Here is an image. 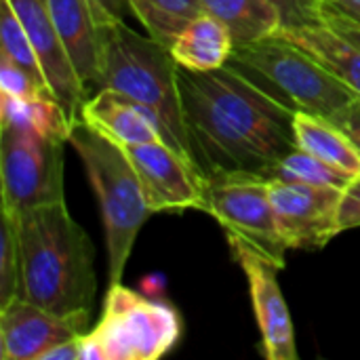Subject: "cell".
I'll return each instance as SVG.
<instances>
[{
    "instance_id": "1",
    "label": "cell",
    "mask_w": 360,
    "mask_h": 360,
    "mask_svg": "<svg viewBox=\"0 0 360 360\" xmlns=\"http://www.w3.org/2000/svg\"><path fill=\"white\" fill-rule=\"evenodd\" d=\"M179 91L190 152L205 175L268 177L297 148L295 112L232 63L209 72L179 65Z\"/></svg>"
},
{
    "instance_id": "2",
    "label": "cell",
    "mask_w": 360,
    "mask_h": 360,
    "mask_svg": "<svg viewBox=\"0 0 360 360\" xmlns=\"http://www.w3.org/2000/svg\"><path fill=\"white\" fill-rule=\"evenodd\" d=\"M19 243V289L23 297L49 312L91 314L97 276L95 251L84 228L65 202L15 215Z\"/></svg>"
},
{
    "instance_id": "3",
    "label": "cell",
    "mask_w": 360,
    "mask_h": 360,
    "mask_svg": "<svg viewBox=\"0 0 360 360\" xmlns=\"http://www.w3.org/2000/svg\"><path fill=\"white\" fill-rule=\"evenodd\" d=\"M103 38V61L97 91H118L152 110L160 122L165 141L194 160L184 120L179 63L171 49L152 36L137 34L124 21L108 25Z\"/></svg>"
},
{
    "instance_id": "4",
    "label": "cell",
    "mask_w": 360,
    "mask_h": 360,
    "mask_svg": "<svg viewBox=\"0 0 360 360\" xmlns=\"http://www.w3.org/2000/svg\"><path fill=\"white\" fill-rule=\"evenodd\" d=\"M68 143L78 154L99 205L108 249V281H122L133 245L146 219L152 215L141 181L122 146L78 120L70 129Z\"/></svg>"
},
{
    "instance_id": "5",
    "label": "cell",
    "mask_w": 360,
    "mask_h": 360,
    "mask_svg": "<svg viewBox=\"0 0 360 360\" xmlns=\"http://www.w3.org/2000/svg\"><path fill=\"white\" fill-rule=\"evenodd\" d=\"M230 63L293 112L333 118L354 97L329 70L278 34L234 46Z\"/></svg>"
},
{
    "instance_id": "6",
    "label": "cell",
    "mask_w": 360,
    "mask_h": 360,
    "mask_svg": "<svg viewBox=\"0 0 360 360\" xmlns=\"http://www.w3.org/2000/svg\"><path fill=\"white\" fill-rule=\"evenodd\" d=\"M181 338L179 312L122 283L110 285L103 314L78 338V360H156Z\"/></svg>"
},
{
    "instance_id": "7",
    "label": "cell",
    "mask_w": 360,
    "mask_h": 360,
    "mask_svg": "<svg viewBox=\"0 0 360 360\" xmlns=\"http://www.w3.org/2000/svg\"><path fill=\"white\" fill-rule=\"evenodd\" d=\"M68 141L25 129L0 127L2 213L19 215L30 209L65 202L63 148Z\"/></svg>"
},
{
    "instance_id": "8",
    "label": "cell",
    "mask_w": 360,
    "mask_h": 360,
    "mask_svg": "<svg viewBox=\"0 0 360 360\" xmlns=\"http://www.w3.org/2000/svg\"><path fill=\"white\" fill-rule=\"evenodd\" d=\"M205 213L213 215L226 232L238 234L264 251L281 270L287 266V243L281 234L270 179L259 173L205 175Z\"/></svg>"
},
{
    "instance_id": "9",
    "label": "cell",
    "mask_w": 360,
    "mask_h": 360,
    "mask_svg": "<svg viewBox=\"0 0 360 360\" xmlns=\"http://www.w3.org/2000/svg\"><path fill=\"white\" fill-rule=\"evenodd\" d=\"M234 259L243 268L262 333V348L270 360H297L295 331L276 274L281 268L247 238L226 232Z\"/></svg>"
},
{
    "instance_id": "10",
    "label": "cell",
    "mask_w": 360,
    "mask_h": 360,
    "mask_svg": "<svg viewBox=\"0 0 360 360\" xmlns=\"http://www.w3.org/2000/svg\"><path fill=\"white\" fill-rule=\"evenodd\" d=\"M152 213L205 209V173L167 141L124 148Z\"/></svg>"
},
{
    "instance_id": "11",
    "label": "cell",
    "mask_w": 360,
    "mask_h": 360,
    "mask_svg": "<svg viewBox=\"0 0 360 360\" xmlns=\"http://www.w3.org/2000/svg\"><path fill=\"white\" fill-rule=\"evenodd\" d=\"M344 190L270 179V198L289 249H323L338 232Z\"/></svg>"
},
{
    "instance_id": "12",
    "label": "cell",
    "mask_w": 360,
    "mask_h": 360,
    "mask_svg": "<svg viewBox=\"0 0 360 360\" xmlns=\"http://www.w3.org/2000/svg\"><path fill=\"white\" fill-rule=\"evenodd\" d=\"M89 314H55L23 297L0 306L2 360H40L51 348L84 333Z\"/></svg>"
},
{
    "instance_id": "13",
    "label": "cell",
    "mask_w": 360,
    "mask_h": 360,
    "mask_svg": "<svg viewBox=\"0 0 360 360\" xmlns=\"http://www.w3.org/2000/svg\"><path fill=\"white\" fill-rule=\"evenodd\" d=\"M8 4L13 6L15 15L21 19L36 49L51 93L65 108L70 120L78 122L82 114V105L91 95L80 82L76 68L70 59V53L55 27L49 0H8Z\"/></svg>"
},
{
    "instance_id": "14",
    "label": "cell",
    "mask_w": 360,
    "mask_h": 360,
    "mask_svg": "<svg viewBox=\"0 0 360 360\" xmlns=\"http://www.w3.org/2000/svg\"><path fill=\"white\" fill-rule=\"evenodd\" d=\"M80 120L122 148L148 141H165L154 112L112 89L93 93L82 105Z\"/></svg>"
},
{
    "instance_id": "15",
    "label": "cell",
    "mask_w": 360,
    "mask_h": 360,
    "mask_svg": "<svg viewBox=\"0 0 360 360\" xmlns=\"http://www.w3.org/2000/svg\"><path fill=\"white\" fill-rule=\"evenodd\" d=\"M55 27L70 53L80 82L86 93H95L103 61V34L86 0H49Z\"/></svg>"
},
{
    "instance_id": "16",
    "label": "cell",
    "mask_w": 360,
    "mask_h": 360,
    "mask_svg": "<svg viewBox=\"0 0 360 360\" xmlns=\"http://www.w3.org/2000/svg\"><path fill=\"white\" fill-rule=\"evenodd\" d=\"M276 34L300 46L354 95H360V51L346 38L335 34L327 23L314 21L283 25Z\"/></svg>"
},
{
    "instance_id": "17",
    "label": "cell",
    "mask_w": 360,
    "mask_h": 360,
    "mask_svg": "<svg viewBox=\"0 0 360 360\" xmlns=\"http://www.w3.org/2000/svg\"><path fill=\"white\" fill-rule=\"evenodd\" d=\"M234 40L230 30L209 13L198 15L171 44L175 61L192 72H209L230 63Z\"/></svg>"
},
{
    "instance_id": "18",
    "label": "cell",
    "mask_w": 360,
    "mask_h": 360,
    "mask_svg": "<svg viewBox=\"0 0 360 360\" xmlns=\"http://www.w3.org/2000/svg\"><path fill=\"white\" fill-rule=\"evenodd\" d=\"M200 4L230 30L234 46L274 36L285 25V13L274 0H200Z\"/></svg>"
},
{
    "instance_id": "19",
    "label": "cell",
    "mask_w": 360,
    "mask_h": 360,
    "mask_svg": "<svg viewBox=\"0 0 360 360\" xmlns=\"http://www.w3.org/2000/svg\"><path fill=\"white\" fill-rule=\"evenodd\" d=\"M293 131H295L297 148L359 177L360 152L350 141V137L335 122H331L329 118H323V116L295 112Z\"/></svg>"
},
{
    "instance_id": "20",
    "label": "cell",
    "mask_w": 360,
    "mask_h": 360,
    "mask_svg": "<svg viewBox=\"0 0 360 360\" xmlns=\"http://www.w3.org/2000/svg\"><path fill=\"white\" fill-rule=\"evenodd\" d=\"M72 120L53 95L13 97L0 93V127L25 129L44 137L68 141Z\"/></svg>"
},
{
    "instance_id": "21",
    "label": "cell",
    "mask_w": 360,
    "mask_h": 360,
    "mask_svg": "<svg viewBox=\"0 0 360 360\" xmlns=\"http://www.w3.org/2000/svg\"><path fill=\"white\" fill-rule=\"evenodd\" d=\"M129 11L146 27L148 36L169 46L190 21L202 15L200 0H127Z\"/></svg>"
},
{
    "instance_id": "22",
    "label": "cell",
    "mask_w": 360,
    "mask_h": 360,
    "mask_svg": "<svg viewBox=\"0 0 360 360\" xmlns=\"http://www.w3.org/2000/svg\"><path fill=\"white\" fill-rule=\"evenodd\" d=\"M268 179H278V181H297V184H312V186H331L346 190L352 181L354 175L316 158L314 154L293 148L289 154H285L274 169L268 173Z\"/></svg>"
},
{
    "instance_id": "23",
    "label": "cell",
    "mask_w": 360,
    "mask_h": 360,
    "mask_svg": "<svg viewBox=\"0 0 360 360\" xmlns=\"http://www.w3.org/2000/svg\"><path fill=\"white\" fill-rule=\"evenodd\" d=\"M0 53L6 55L8 59H13L23 70H27L40 84L51 89L44 78L36 49L21 23V19L15 15L13 6L8 4V0H2V8H0Z\"/></svg>"
},
{
    "instance_id": "24",
    "label": "cell",
    "mask_w": 360,
    "mask_h": 360,
    "mask_svg": "<svg viewBox=\"0 0 360 360\" xmlns=\"http://www.w3.org/2000/svg\"><path fill=\"white\" fill-rule=\"evenodd\" d=\"M19 289V243L15 215L2 213L0 226V306L17 297Z\"/></svg>"
},
{
    "instance_id": "25",
    "label": "cell",
    "mask_w": 360,
    "mask_h": 360,
    "mask_svg": "<svg viewBox=\"0 0 360 360\" xmlns=\"http://www.w3.org/2000/svg\"><path fill=\"white\" fill-rule=\"evenodd\" d=\"M0 93L13 95V97L53 95L51 89L40 84L27 70H23L21 65H17L13 59H8L2 53H0Z\"/></svg>"
},
{
    "instance_id": "26",
    "label": "cell",
    "mask_w": 360,
    "mask_h": 360,
    "mask_svg": "<svg viewBox=\"0 0 360 360\" xmlns=\"http://www.w3.org/2000/svg\"><path fill=\"white\" fill-rule=\"evenodd\" d=\"M321 21L327 23L335 34H340L342 38H346L350 44H354L360 51V19L329 4V2H321Z\"/></svg>"
},
{
    "instance_id": "27",
    "label": "cell",
    "mask_w": 360,
    "mask_h": 360,
    "mask_svg": "<svg viewBox=\"0 0 360 360\" xmlns=\"http://www.w3.org/2000/svg\"><path fill=\"white\" fill-rule=\"evenodd\" d=\"M360 228V175L344 190L338 209V232Z\"/></svg>"
},
{
    "instance_id": "28",
    "label": "cell",
    "mask_w": 360,
    "mask_h": 360,
    "mask_svg": "<svg viewBox=\"0 0 360 360\" xmlns=\"http://www.w3.org/2000/svg\"><path fill=\"white\" fill-rule=\"evenodd\" d=\"M274 2L285 13V25L321 21V2L319 0H274Z\"/></svg>"
},
{
    "instance_id": "29",
    "label": "cell",
    "mask_w": 360,
    "mask_h": 360,
    "mask_svg": "<svg viewBox=\"0 0 360 360\" xmlns=\"http://www.w3.org/2000/svg\"><path fill=\"white\" fill-rule=\"evenodd\" d=\"M97 23L101 27L114 25L118 21H124V15L129 11V2L127 0H86Z\"/></svg>"
},
{
    "instance_id": "30",
    "label": "cell",
    "mask_w": 360,
    "mask_h": 360,
    "mask_svg": "<svg viewBox=\"0 0 360 360\" xmlns=\"http://www.w3.org/2000/svg\"><path fill=\"white\" fill-rule=\"evenodd\" d=\"M329 120L335 122L350 137V141L356 146V150L360 152V95H354L352 101L340 114H335Z\"/></svg>"
},
{
    "instance_id": "31",
    "label": "cell",
    "mask_w": 360,
    "mask_h": 360,
    "mask_svg": "<svg viewBox=\"0 0 360 360\" xmlns=\"http://www.w3.org/2000/svg\"><path fill=\"white\" fill-rule=\"evenodd\" d=\"M80 338V335H78ZM78 338L51 348L40 360H78Z\"/></svg>"
},
{
    "instance_id": "32",
    "label": "cell",
    "mask_w": 360,
    "mask_h": 360,
    "mask_svg": "<svg viewBox=\"0 0 360 360\" xmlns=\"http://www.w3.org/2000/svg\"><path fill=\"white\" fill-rule=\"evenodd\" d=\"M329 4H333V6H338V8H342V11H346V13H350V15H354V17H359L360 19V0H327Z\"/></svg>"
},
{
    "instance_id": "33",
    "label": "cell",
    "mask_w": 360,
    "mask_h": 360,
    "mask_svg": "<svg viewBox=\"0 0 360 360\" xmlns=\"http://www.w3.org/2000/svg\"><path fill=\"white\" fill-rule=\"evenodd\" d=\"M319 2H327V0H319Z\"/></svg>"
}]
</instances>
